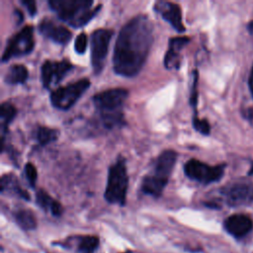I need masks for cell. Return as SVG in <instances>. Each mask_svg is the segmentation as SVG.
Masks as SVG:
<instances>
[{"label":"cell","instance_id":"obj_1","mask_svg":"<svg viewBox=\"0 0 253 253\" xmlns=\"http://www.w3.org/2000/svg\"><path fill=\"white\" fill-rule=\"evenodd\" d=\"M153 42V25L145 15L130 19L121 30L115 44L113 67L118 75L135 76L143 67Z\"/></svg>","mask_w":253,"mask_h":253},{"label":"cell","instance_id":"obj_2","mask_svg":"<svg viewBox=\"0 0 253 253\" xmlns=\"http://www.w3.org/2000/svg\"><path fill=\"white\" fill-rule=\"evenodd\" d=\"M128 91L124 88H113L102 91L93 97V103L100 114L102 124L107 128L125 125L122 107L127 98Z\"/></svg>","mask_w":253,"mask_h":253},{"label":"cell","instance_id":"obj_3","mask_svg":"<svg viewBox=\"0 0 253 253\" xmlns=\"http://www.w3.org/2000/svg\"><path fill=\"white\" fill-rule=\"evenodd\" d=\"M93 1L88 0H49V8L63 22L73 28L86 25L99 11L101 5L92 9Z\"/></svg>","mask_w":253,"mask_h":253},{"label":"cell","instance_id":"obj_4","mask_svg":"<svg viewBox=\"0 0 253 253\" xmlns=\"http://www.w3.org/2000/svg\"><path fill=\"white\" fill-rule=\"evenodd\" d=\"M177 160V152L171 149L161 152L154 163L153 172L143 177L141 191L145 195L154 198L160 197Z\"/></svg>","mask_w":253,"mask_h":253},{"label":"cell","instance_id":"obj_5","mask_svg":"<svg viewBox=\"0 0 253 253\" xmlns=\"http://www.w3.org/2000/svg\"><path fill=\"white\" fill-rule=\"evenodd\" d=\"M127 186L128 176L126 160L123 156H119L117 161L109 168L107 186L104 193L105 200L110 204L124 206L126 204Z\"/></svg>","mask_w":253,"mask_h":253},{"label":"cell","instance_id":"obj_6","mask_svg":"<svg viewBox=\"0 0 253 253\" xmlns=\"http://www.w3.org/2000/svg\"><path fill=\"white\" fill-rule=\"evenodd\" d=\"M90 81L88 78H82L63 87L57 88L50 94V102L53 107L58 110L66 111L70 109L88 90Z\"/></svg>","mask_w":253,"mask_h":253},{"label":"cell","instance_id":"obj_7","mask_svg":"<svg viewBox=\"0 0 253 253\" xmlns=\"http://www.w3.org/2000/svg\"><path fill=\"white\" fill-rule=\"evenodd\" d=\"M34 46V29L31 26H26L8 40L2 54V61L5 62L13 57L29 54Z\"/></svg>","mask_w":253,"mask_h":253},{"label":"cell","instance_id":"obj_8","mask_svg":"<svg viewBox=\"0 0 253 253\" xmlns=\"http://www.w3.org/2000/svg\"><path fill=\"white\" fill-rule=\"evenodd\" d=\"M113 31L109 29H98L90 38L91 63L95 74H99L104 66L109 50V44L113 37Z\"/></svg>","mask_w":253,"mask_h":253},{"label":"cell","instance_id":"obj_9","mask_svg":"<svg viewBox=\"0 0 253 253\" xmlns=\"http://www.w3.org/2000/svg\"><path fill=\"white\" fill-rule=\"evenodd\" d=\"M225 165L211 166L197 159H190L184 165L185 175L191 180L202 184H210L221 179Z\"/></svg>","mask_w":253,"mask_h":253},{"label":"cell","instance_id":"obj_10","mask_svg":"<svg viewBox=\"0 0 253 253\" xmlns=\"http://www.w3.org/2000/svg\"><path fill=\"white\" fill-rule=\"evenodd\" d=\"M219 193L229 207L249 206L253 204V185L246 181L232 182L222 187Z\"/></svg>","mask_w":253,"mask_h":253},{"label":"cell","instance_id":"obj_11","mask_svg":"<svg viewBox=\"0 0 253 253\" xmlns=\"http://www.w3.org/2000/svg\"><path fill=\"white\" fill-rule=\"evenodd\" d=\"M72 67L67 59L60 61L45 60L41 67V79L43 87L47 89L51 85L59 83Z\"/></svg>","mask_w":253,"mask_h":253},{"label":"cell","instance_id":"obj_12","mask_svg":"<svg viewBox=\"0 0 253 253\" xmlns=\"http://www.w3.org/2000/svg\"><path fill=\"white\" fill-rule=\"evenodd\" d=\"M153 9L178 33L185 32V27L182 22L181 8L178 4L169 1H157L155 2Z\"/></svg>","mask_w":253,"mask_h":253},{"label":"cell","instance_id":"obj_13","mask_svg":"<svg viewBox=\"0 0 253 253\" xmlns=\"http://www.w3.org/2000/svg\"><path fill=\"white\" fill-rule=\"evenodd\" d=\"M39 30L41 34L56 43L65 44L72 37L71 32L63 26L56 25L50 19L44 18L39 24Z\"/></svg>","mask_w":253,"mask_h":253},{"label":"cell","instance_id":"obj_14","mask_svg":"<svg viewBox=\"0 0 253 253\" xmlns=\"http://www.w3.org/2000/svg\"><path fill=\"white\" fill-rule=\"evenodd\" d=\"M224 229L235 238L246 236L253 229V221L250 216L243 213H236L224 220Z\"/></svg>","mask_w":253,"mask_h":253},{"label":"cell","instance_id":"obj_15","mask_svg":"<svg viewBox=\"0 0 253 253\" xmlns=\"http://www.w3.org/2000/svg\"><path fill=\"white\" fill-rule=\"evenodd\" d=\"M190 39L188 37H175L171 38L168 43V50L164 56V66L169 69H179L180 67V51L182 48L188 44Z\"/></svg>","mask_w":253,"mask_h":253},{"label":"cell","instance_id":"obj_16","mask_svg":"<svg viewBox=\"0 0 253 253\" xmlns=\"http://www.w3.org/2000/svg\"><path fill=\"white\" fill-rule=\"evenodd\" d=\"M36 202L42 209H43L44 211H49L54 216H59L62 213L61 205L57 201L53 200L43 190H39L37 192Z\"/></svg>","mask_w":253,"mask_h":253},{"label":"cell","instance_id":"obj_17","mask_svg":"<svg viewBox=\"0 0 253 253\" xmlns=\"http://www.w3.org/2000/svg\"><path fill=\"white\" fill-rule=\"evenodd\" d=\"M0 189H1V192L3 193L5 190H8V191H12L13 193H15L17 196L21 197L22 199L24 200H29L30 199V196L29 194L23 190L21 187H20V184L18 183V180L17 178L9 173V174H4L2 177H1V180H0Z\"/></svg>","mask_w":253,"mask_h":253},{"label":"cell","instance_id":"obj_18","mask_svg":"<svg viewBox=\"0 0 253 253\" xmlns=\"http://www.w3.org/2000/svg\"><path fill=\"white\" fill-rule=\"evenodd\" d=\"M28 76H29V72L25 65L14 64L8 69L5 75V82L11 85L23 84L27 81Z\"/></svg>","mask_w":253,"mask_h":253},{"label":"cell","instance_id":"obj_19","mask_svg":"<svg viewBox=\"0 0 253 253\" xmlns=\"http://www.w3.org/2000/svg\"><path fill=\"white\" fill-rule=\"evenodd\" d=\"M17 224L24 230H32L37 226V219L33 211L27 209H21L14 213Z\"/></svg>","mask_w":253,"mask_h":253},{"label":"cell","instance_id":"obj_20","mask_svg":"<svg viewBox=\"0 0 253 253\" xmlns=\"http://www.w3.org/2000/svg\"><path fill=\"white\" fill-rule=\"evenodd\" d=\"M17 114L16 108L7 102L2 103L0 107V119H1V129H2V139H1V144L4 142V137H5V132L7 131V126L8 125L13 121Z\"/></svg>","mask_w":253,"mask_h":253},{"label":"cell","instance_id":"obj_21","mask_svg":"<svg viewBox=\"0 0 253 253\" xmlns=\"http://www.w3.org/2000/svg\"><path fill=\"white\" fill-rule=\"evenodd\" d=\"M59 131L55 128H50L47 126H38L35 131V137L38 143L42 146H44L52 141H55L58 138Z\"/></svg>","mask_w":253,"mask_h":253},{"label":"cell","instance_id":"obj_22","mask_svg":"<svg viewBox=\"0 0 253 253\" xmlns=\"http://www.w3.org/2000/svg\"><path fill=\"white\" fill-rule=\"evenodd\" d=\"M99 246V238L93 235H85L79 238L78 253H94Z\"/></svg>","mask_w":253,"mask_h":253},{"label":"cell","instance_id":"obj_23","mask_svg":"<svg viewBox=\"0 0 253 253\" xmlns=\"http://www.w3.org/2000/svg\"><path fill=\"white\" fill-rule=\"evenodd\" d=\"M192 84H191V91H190V104L195 110L196 114V107L198 104V72L197 70H194L192 73Z\"/></svg>","mask_w":253,"mask_h":253},{"label":"cell","instance_id":"obj_24","mask_svg":"<svg viewBox=\"0 0 253 253\" xmlns=\"http://www.w3.org/2000/svg\"><path fill=\"white\" fill-rule=\"evenodd\" d=\"M193 126H194V128L199 131L200 133L202 134H205V135H208L211 131V127H210V124L207 120H201L198 118L197 115H195L193 117Z\"/></svg>","mask_w":253,"mask_h":253},{"label":"cell","instance_id":"obj_25","mask_svg":"<svg viewBox=\"0 0 253 253\" xmlns=\"http://www.w3.org/2000/svg\"><path fill=\"white\" fill-rule=\"evenodd\" d=\"M25 176L30 184L31 187H35L37 179H38V171L35 167L34 164L32 163H27L25 165Z\"/></svg>","mask_w":253,"mask_h":253},{"label":"cell","instance_id":"obj_26","mask_svg":"<svg viewBox=\"0 0 253 253\" xmlns=\"http://www.w3.org/2000/svg\"><path fill=\"white\" fill-rule=\"evenodd\" d=\"M75 51L79 54H83L87 48V36L84 33L79 34L74 42Z\"/></svg>","mask_w":253,"mask_h":253},{"label":"cell","instance_id":"obj_27","mask_svg":"<svg viewBox=\"0 0 253 253\" xmlns=\"http://www.w3.org/2000/svg\"><path fill=\"white\" fill-rule=\"evenodd\" d=\"M21 3L27 8V11L29 12L30 16L33 17L37 13V6L34 0H23L21 1Z\"/></svg>","mask_w":253,"mask_h":253},{"label":"cell","instance_id":"obj_28","mask_svg":"<svg viewBox=\"0 0 253 253\" xmlns=\"http://www.w3.org/2000/svg\"><path fill=\"white\" fill-rule=\"evenodd\" d=\"M248 85H249V89H250V92L253 96V66L251 68V72H250V75H249V80H248Z\"/></svg>","mask_w":253,"mask_h":253},{"label":"cell","instance_id":"obj_29","mask_svg":"<svg viewBox=\"0 0 253 253\" xmlns=\"http://www.w3.org/2000/svg\"><path fill=\"white\" fill-rule=\"evenodd\" d=\"M244 117L248 120H252L253 119V109H247L246 115H244Z\"/></svg>","mask_w":253,"mask_h":253},{"label":"cell","instance_id":"obj_30","mask_svg":"<svg viewBox=\"0 0 253 253\" xmlns=\"http://www.w3.org/2000/svg\"><path fill=\"white\" fill-rule=\"evenodd\" d=\"M248 31L251 35H253V20L248 24Z\"/></svg>","mask_w":253,"mask_h":253},{"label":"cell","instance_id":"obj_31","mask_svg":"<svg viewBox=\"0 0 253 253\" xmlns=\"http://www.w3.org/2000/svg\"><path fill=\"white\" fill-rule=\"evenodd\" d=\"M249 175H253V164H252V166H251V169L249 170Z\"/></svg>","mask_w":253,"mask_h":253}]
</instances>
